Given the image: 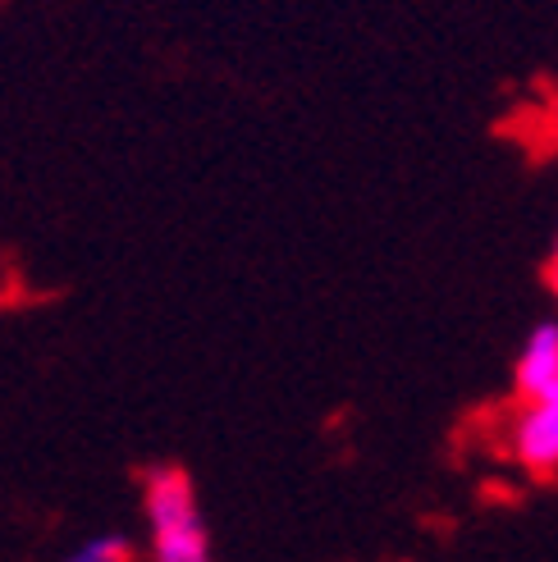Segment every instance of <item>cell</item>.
I'll use <instances>...</instances> for the list:
<instances>
[{
	"label": "cell",
	"instance_id": "cell-1",
	"mask_svg": "<svg viewBox=\"0 0 558 562\" xmlns=\"http://www.w3.org/2000/svg\"><path fill=\"white\" fill-rule=\"evenodd\" d=\"M143 513L152 530V562H215L211 530L198 508V485L179 462L147 467Z\"/></svg>",
	"mask_w": 558,
	"mask_h": 562
},
{
	"label": "cell",
	"instance_id": "cell-2",
	"mask_svg": "<svg viewBox=\"0 0 558 562\" xmlns=\"http://www.w3.org/2000/svg\"><path fill=\"white\" fill-rule=\"evenodd\" d=\"M509 453L522 471L554 475L558 471V398L522 403L509 420Z\"/></svg>",
	"mask_w": 558,
	"mask_h": 562
},
{
	"label": "cell",
	"instance_id": "cell-3",
	"mask_svg": "<svg viewBox=\"0 0 558 562\" xmlns=\"http://www.w3.org/2000/svg\"><path fill=\"white\" fill-rule=\"evenodd\" d=\"M513 393L517 403L558 398V316L532 325L513 361Z\"/></svg>",
	"mask_w": 558,
	"mask_h": 562
},
{
	"label": "cell",
	"instance_id": "cell-4",
	"mask_svg": "<svg viewBox=\"0 0 558 562\" xmlns=\"http://www.w3.org/2000/svg\"><path fill=\"white\" fill-rule=\"evenodd\" d=\"M65 562H137V549H133V540L129 536H92L88 544H78Z\"/></svg>",
	"mask_w": 558,
	"mask_h": 562
},
{
	"label": "cell",
	"instance_id": "cell-5",
	"mask_svg": "<svg viewBox=\"0 0 558 562\" xmlns=\"http://www.w3.org/2000/svg\"><path fill=\"white\" fill-rule=\"evenodd\" d=\"M545 279H549V293L558 297V238H554V247H549V266H545Z\"/></svg>",
	"mask_w": 558,
	"mask_h": 562
}]
</instances>
